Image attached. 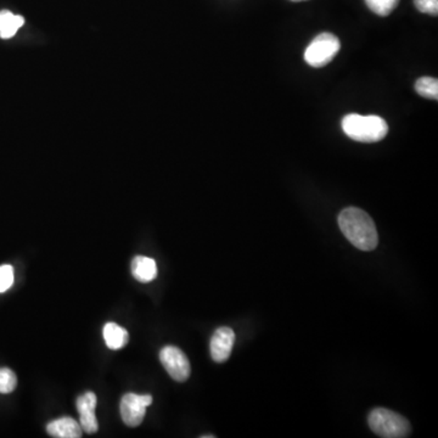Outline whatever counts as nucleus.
Masks as SVG:
<instances>
[{"instance_id":"17","label":"nucleus","mask_w":438,"mask_h":438,"mask_svg":"<svg viewBox=\"0 0 438 438\" xmlns=\"http://www.w3.org/2000/svg\"><path fill=\"white\" fill-rule=\"evenodd\" d=\"M414 4L420 13L438 15V0H414Z\"/></svg>"},{"instance_id":"8","label":"nucleus","mask_w":438,"mask_h":438,"mask_svg":"<svg viewBox=\"0 0 438 438\" xmlns=\"http://www.w3.org/2000/svg\"><path fill=\"white\" fill-rule=\"evenodd\" d=\"M234 342H235V332L233 329L228 327L217 329L210 343L212 360H215V363H224L230 357Z\"/></svg>"},{"instance_id":"16","label":"nucleus","mask_w":438,"mask_h":438,"mask_svg":"<svg viewBox=\"0 0 438 438\" xmlns=\"http://www.w3.org/2000/svg\"><path fill=\"white\" fill-rule=\"evenodd\" d=\"M14 284V268L11 265H0V292L8 291Z\"/></svg>"},{"instance_id":"7","label":"nucleus","mask_w":438,"mask_h":438,"mask_svg":"<svg viewBox=\"0 0 438 438\" xmlns=\"http://www.w3.org/2000/svg\"><path fill=\"white\" fill-rule=\"evenodd\" d=\"M96 403H98V399L94 392H86L77 398L79 425L87 434H96L99 429L96 415Z\"/></svg>"},{"instance_id":"10","label":"nucleus","mask_w":438,"mask_h":438,"mask_svg":"<svg viewBox=\"0 0 438 438\" xmlns=\"http://www.w3.org/2000/svg\"><path fill=\"white\" fill-rule=\"evenodd\" d=\"M132 274L141 282H150L158 277V265L153 258L145 256L134 257Z\"/></svg>"},{"instance_id":"14","label":"nucleus","mask_w":438,"mask_h":438,"mask_svg":"<svg viewBox=\"0 0 438 438\" xmlns=\"http://www.w3.org/2000/svg\"><path fill=\"white\" fill-rule=\"evenodd\" d=\"M399 0H365V4L379 16H389L397 8Z\"/></svg>"},{"instance_id":"11","label":"nucleus","mask_w":438,"mask_h":438,"mask_svg":"<svg viewBox=\"0 0 438 438\" xmlns=\"http://www.w3.org/2000/svg\"><path fill=\"white\" fill-rule=\"evenodd\" d=\"M103 340L110 350H121L129 342L128 331L116 322H108L103 327Z\"/></svg>"},{"instance_id":"9","label":"nucleus","mask_w":438,"mask_h":438,"mask_svg":"<svg viewBox=\"0 0 438 438\" xmlns=\"http://www.w3.org/2000/svg\"><path fill=\"white\" fill-rule=\"evenodd\" d=\"M46 432L55 438H79L82 437L83 430L75 419L65 417L49 422L46 426Z\"/></svg>"},{"instance_id":"1","label":"nucleus","mask_w":438,"mask_h":438,"mask_svg":"<svg viewBox=\"0 0 438 438\" xmlns=\"http://www.w3.org/2000/svg\"><path fill=\"white\" fill-rule=\"evenodd\" d=\"M339 225L343 235L355 248L372 251L379 244L377 227L367 212L347 207L339 215Z\"/></svg>"},{"instance_id":"6","label":"nucleus","mask_w":438,"mask_h":438,"mask_svg":"<svg viewBox=\"0 0 438 438\" xmlns=\"http://www.w3.org/2000/svg\"><path fill=\"white\" fill-rule=\"evenodd\" d=\"M160 360L173 380L184 382L190 377V362L178 347L165 346L162 348Z\"/></svg>"},{"instance_id":"18","label":"nucleus","mask_w":438,"mask_h":438,"mask_svg":"<svg viewBox=\"0 0 438 438\" xmlns=\"http://www.w3.org/2000/svg\"><path fill=\"white\" fill-rule=\"evenodd\" d=\"M291 1H296L297 3V1H306V0H291Z\"/></svg>"},{"instance_id":"3","label":"nucleus","mask_w":438,"mask_h":438,"mask_svg":"<svg viewBox=\"0 0 438 438\" xmlns=\"http://www.w3.org/2000/svg\"><path fill=\"white\" fill-rule=\"evenodd\" d=\"M369 426L374 434L384 438H404L412 432L410 424L401 414L377 408L369 414Z\"/></svg>"},{"instance_id":"12","label":"nucleus","mask_w":438,"mask_h":438,"mask_svg":"<svg viewBox=\"0 0 438 438\" xmlns=\"http://www.w3.org/2000/svg\"><path fill=\"white\" fill-rule=\"evenodd\" d=\"M25 24V19L20 15H14L8 10L0 11V38L9 39L16 34L17 29Z\"/></svg>"},{"instance_id":"15","label":"nucleus","mask_w":438,"mask_h":438,"mask_svg":"<svg viewBox=\"0 0 438 438\" xmlns=\"http://www.w3.org/2000/svg\"><path fill=\"white\" fill-rule=\"evenodd\" d=\"M16 374L9 368L0 369V393L8 394L16 389Z\"/></svg>"},{"instance_id":"13","label":"nucleus","mask_w":438,"mask_h":438,"mask_svg":"<svg viewBox=\"0 0 438 438\" xmlns=\"http://www.w3.org/2000/svg\"><path fill=\"white\" fill-rule=\"evenodd\" d=\"M415 91L426 99H438V81L432 77H422L415 83Z\"/></svg>"},{"instance_id":"4","label":"nucleus","mask_w":438,"mask_h":438,"mask_svg":"<svg viewBox=\"0 0 438 438\" xmlns=\"http://www.w3.org/2000/svg\"><path fill=\"white\" fill-rule=\"evenodd\" d=\"M340 48L339 38L329 32H324L317 36L307 46L305 60L310 66L315 68L327 66L337 55Z\"/></svg>"},{"instance_id":"5","label":"nucleus","mask_w":438,"mask_h":438,"mask_svg":"<svg viewBox=\"0 0 438 438\" xmlns=\"http://www.w3.org/2000/svg\"><path fill=\"white\" fill-rule=\"evenodd\" d=\"M151 403L153 397L150 394H124L120 404L121 417L124 424L129 427L141 425L144 420L146 408L151 405Z\"/></svg>"},{"instance_id":"2","label":"nucleus","mask_w":438,"mask_h":438,"mask_svg":"<svg viewBox=\"0 0 438 438\" xmlns=\"http://www.w3.org/2000/svg\"><path fill=\"white\" fill-rule=\"evenodd\" d=\"M342 129L352 141L360 143H377L384 139L389 133V126L379 116H362L350 113L343 117Z\"/></svg>"}]
</instances>
